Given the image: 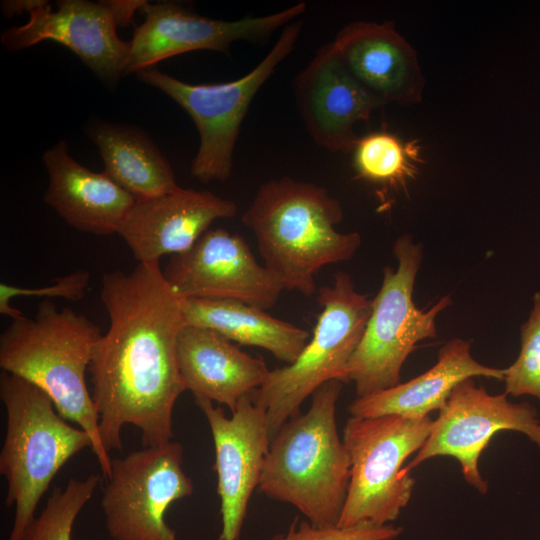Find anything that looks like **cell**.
<instances>
[{"label": "cell", "mask_w": 540, "mask_h": 540, "mask_svg": "<svg viewBox=\"0 0 540 540\" xmlns=\"http://www.w3.org/2000/svg\"><path fill=\"white\" fill-rule=\"evenodd\" d=\"M162 273L181 299H229L267 310L284 290L243 237L223 228L207 230L189 250L173 255Z\"/></svg>", "instance_id": "14"}, {"label": "cell", "mask_w": 540, "mask_h": 540, "mask_svg": "<svg viewBox=\"0 0 540 540\" xmlns=\"http://www.w3.org/2000/svg\"><path fill=\"white\" fill-rule=\"evenodd\" d=\"M433 420L399 415L351 416L343 430L350 481L338 526L396 520L411 499L415 479L404 462L428 438Z\"/></svg>", "instance_id": "8"}, {"label": "cell", "mask_w": 540, "mask_h": 540, "mask_svg": "<svg viewBox=\"0 0 540 540\" xmlns=\"http://www.w3.org/2000/svg\"><path fill=\"white\" fill-rule=\"evenodd\" d=\"M101 328L69 307L57 309L51 299L33 317L12 319L0 335V367L43 390L58 413L87 431L105 478L112 459L99 436L98 415L86 383Z\"/></svg>", "instance_id": "3"}, {"label": "cell", "mask_w": 540, "mask_h": 540, "mask_svg": "<svg viewBox=\"0 0 540 540\" xmlns=\"http://www.w3.org/2000/svg\"><path fill=\"white\" fill-rule=\"evenodd\" d=\"M137 1L63 0L52 10L48 1L29 12L21 26L5 29L1 43L16 52L45 40L69 48L101 79L115 83L125 76L129 42L122 41L116 30L131 23L139 10Z\"/></svg>", "instance_id": "12"}, {"label": "cell", "mask_w": 540, "mask_h": 540, "mask_svg": "<svg viewBox=\"0 0 540 540\" xmlns=\"http://www.w3.org/2000/svg\"><path fill=\"white\" fill-rule=\"evenodd\" d=\"M470 347L469 341L459 338L446 342L430 369L407 382L357 397L348 406L349 413L361 418L384 415L423 418L441 410L454 388L465 379L481 376L503 381L505 369L477 362Z\"/></svg>", "instance_id": "21"}, {"label": "cell", "mask_w": 540, "mask_h": 540, "mask_svg": "<svg viewBox=\"0 0 540 540\" xmlns=\"http://www.w3.org/2000/svg\"><path fill=\"white\" fill-rule=\"evenodd\" d=\"M100 478L90 474L55 487L45 507L26 530L23 540H71L78 514L93 496Z\"/></svg>", "instance_id": "25"}, {"label": "cell", "mask_w": 540, "mask_h": 540, "mask_svg": "<svg viewBox=\"0 0 540 540\" xmlns=\"http://www.w3.org/2000/svg\"><path fill=\"white\" fill-rule=\"evenodd\" d=\"M182 465V445L172 440L112 459L100 502L112 540H177L165 513L193 493Z\"/></svg>", "instance_id": "10"}, {"label": "cell", "mask_w": 540, "mask_h": 540, "mask_svg": "<svg viewBox=\"0 0 540 540\" xmlns=\"http://www.w3.org/2000/svg\"><path fill=\"white\" fill-rule=\"evenodd\" d=\"M254 233L264 266L284 290L311 296L314 276L329 264L350 260L361 245L357 232L340 233V202L313 183L289 177L271 180L257 191L242 214Z\"/></svg>", "instance_id": "2"}, {"label": "cell", "mask_w": 540, "mask_h": 540, "mask_svg": "<svg viewBox=\"0 0 540 540\" xmlns=\"http://www.w3.org/2000/svg\"><path fill=\"white\" fill-rule=\"evenodd\" d=\"M352 153L357 178L395 191L406 192L423 163L418 140L403 141L387 131L359 137Z\"/></svg>", "instance_id": "24"}, {"label": "cell", "mask_w": 540, "mask_h": 540, "mask_svg": "<svg viewBox=\"0 0 540 540\" xmlns=\"http://www.w3.org/2000/svg\"><path fill=\"white\" fill-rule=\"evenodd\" d=\"M177 360L185 390L235 411L239 400L259 389L268 370L260 357L240 350L207 328L185 325L177 341Z\"/></svg>", "instance_id": "20"}, {"label": "cell", "mask_w": 540, "mask_h": 540, "mask_svg": "<svg viewBox=\"0 0 540 540\" xmlns=\"http://www.w3.org/2000/svg\"><path fill=\"white\" fill-rule=\"evenodd\" d=\"M89 273L86 270H77L53 280V283L37 288H25L0 283V313L12 319L23 316L22 312L10 305L16 297H44V299L63 298L69 301L81 300L89 285Z\"/></svg>", "instance_id": "28"}, {"label": "cell", "mask_w": 540, "mask_h": 540, "mask_svg": "<svg viewBox=\"0 0 540 540\" xmlns=\"http://www.w3.org/2000/svg\"><path fill=\"white\" fill-rule=\"evenodd\" d=\"M195 402L207 419L214 442L222 522L218 540H238L271 442L266 410L253 402L251 394L239 400L230 417L211 401Z\"/></svg>", "instance_id": "15"}, {"label": "cell", "mask_w": 540, "mask_h": 540, "mask_svg": "<svg viewBox=\"0 0 540 540\" xmlns=\"http://www.w3.org/2000/svg\"><path fill=\"white\" fill-rule=\"evenodd\" d=\"M322 311L310 340L299 357L270 370L252 400L266 410L269 436L300 413L304 400L331 380L347 383V366L372 310V300L355 289L351 276L338 272L330 285L318 291Z\"/></svg>", "instance_id": "6"}, {"label": "cell", "mask_w": 540, "mask_h": 540, "mask_svg": "<svg viewBox=\"0 0 540 540\" xmlns=\"http://www.w3.org/2000/svg\"><path fill=\"white\" fill-rule=\"evenodd\" d=\"M306 7L299 2L268 15L227 21L200 16L175 3L145 1L140 9L145 19L129 42L125 75L195 50L227 53L235 41H258L284 28L299 19Z\"/></svg>", "instance_id": "13"}, {"label": "cell", "mask_w": 540, "mask_h": 540, "mask_svg": "<svg viewBox=\"0 0 540 540\" xmlns=\"http://www.w3.org/2000/svg\"><path fill=\"white\" fill-rule=\"evenodd\" d=\"M49 175L44 202L70 226L95 235L118 234L136 198L105 172L75 161L61 140L43 155Z\"/></svg>", "instance_id": "19"}, {"label": "cell", "mask_w": 540, "mask_h": 540, "mask_svg": "<svg viewBox=\"0 0 540 540\" xmlns=\"http://www.w3.org/2000/svg\"><path fill=\"white\" fill-rule=\"evenodd\" d=\"M402 531L401 527L378 525L368 521L349 527H317L308 521H302L296 526L294 521L286 532L276 534L268 540H394Z\"/></svg>", "instance_id": "27"}, {"label": "cell", "mask_w": 540, "mask_h": 540, "mask_svg": "<svg viewBox=\"0 0 540 540\" xmlns=\"http://www.w3.org/2000/svg\"><path fill=\"white\" fill-rule=\"evenodd\" d=\"M504 430L521 432L540 448V420L532 405L512 403L505 392L491 395L473 378L465 379L439 410L428 438L405 469L410 472L437 456L453 457L465 481L485 494L488 483L480 474L479 459L493 435Z\"/></svg>", "instance_id": "11"}, {"label": "cell", "mask_w": 540, "mask_h": 540, "mask_svg": "<svg viewBox=\"0 0 540 540\" xmlns=\"http://www.w3.org/2000/svg\"><path fill=\"white\" fill-rule=\"evenodd\" d=\"M235 202L209 191L177 189L136 199L118 234L138 263L189 250L220 218L236 215Z\"/></svg>", "instance_id": "17"}, {"label": "cell", "mask_w": 540, "mask_h": 540, "mask_svg": "<svg viewBox=\"0 0 540 540\" xmlns=\"http://www.w3.org/2000/svg\"><path fill=\"white\" fill-rule=\"evenodd\" d=\"M185 325L211 329L241 345L261 347L292 364L310 340V333L269 315L266 310L229 299H181Z\"/></svg>", "instance_id": "22"}, {"label": "cell", "mask_w": 540, "mask_h": 540, "mask_svg": "<svg viewBox=\"0 0 540 540\" xmlns=\"http://www.w3.org/2000/svg\"><path fill=\"white\" fill-rule=\"evenodd\" d=\"M520 332V353L505 369V393L532 395L540 400V292L534 294L532 310Z\"/></svg>", "instance_id": "26"}, {"label": "cell", "mask_w": 540, "mask_h": 540, "mask_svg": "<svg viewBox=\"0 0 540 540\" xmlns=\"http://www.w3.org/2000/svg\"><path fill=\"white\" fill-rule=\"evenodd\" d=\"M393 253L397 267L383 268L370 317L347 366V381L355 384L357 397L401 383L405 360L417 343L437 336L436 317L452 303L451 297L445 295L428 310L418 308L413 290L423 247L406 234L396 239Z\"/></svg>", "instance_id": "7"}, {"label": "cell", "mask_w": 540, "mask_h": 540, "mask_svg": "<svg viewBox=\"0 0 540 540\" xmlns=\"http://www.w3.org/2000/svg\"><path fill=\"white\" fill-rule=\"evenodd\" d=\"M100 298L109 316L88 368L103 447L122 450L121 431L133 425L143 447L173 438V408L185 391L177 360L185 326L181 298L159 263L102 277Z\"/></svg>", "instance_id": "1"}, {"label": "cell", "mask_w": 540, "mask_h": 540, "mask_svg": "<svg viewBox=\"0 0 540 540\" xmlns=\"http://www.w3.org/2000/svg\"><path fill=\"white\" fill-rule=\"evenodd\" d=\"M105 173L136 199L177 189L174 172L160 151L142 133L114 125L92 132Z\"/></svg>", "instance_id": "23"}, {"label": "cell", "mask_w": 540, "mask_h": 540, "mask_svg": "<svg viewBox=\"0 0 540 540\" xmlns=\"http://www.w3.org/2000/svg\"><path fill=\"white\" fill-rule=\"evenodd\" d=\"M342 382L312 394L310 408L290 418L270 442L258 489L295 506L317 527L338 526L350 481V458L336 424Z\"/></svg>", "instance_id": "4"}, {"label": "cell", "mask_w": 540, "mask_h": 540, "mask_svg": "<svg viewBox=\"0 0 540 540\" xmlns=\"http://www.w3.org/2000/svg\"><path fill=\"white\" fill-rule=\"evenodd\" d=\"M44 0H17L3 1L1 4L2 12L6 16H13L23 11L30 12L39 6Z\"/></svg>", "instance_id": "29"}, {"label": "cell", "mask_w": 540, "mask_h": 540, "mask_svg": "<svg viewBox=\"0 0 540 540\" xmlns=\"http://www.w3.org/2000/svg\"><path fill=\"white\" fill-rule=\"evenodd\" d=\"M302 21L286 25L266 56L239 79L217 84H190L154 67L138 78L176 101L193 119L200 136L191 174L202 183L226 181L232 172L233 152L241 124L253 98L278 65L292 52Z\"/></svg>", "instance_id": "9"}, {"label": "cell", "mask_w": 540, "mask_h": 540, "mask_svg": "<svg viewBox=\"0 0 540 540\" xmlns=\"http://www.w3.org/2000/svg\"><path fill=\"white\" fill-rule=\"evenodd\" d=\"M294 91L307 132L330 152L352 153L359 139L355 124L385 106L351 75L332 42L296 77Z\"/></svg>", "instance_id": "16"}, {"label": "cell", "mask_w": 540, "mask_h": 540, "mask_svg": "<svg viewBox=\"0 0 540 540\" xmlns=\"http://www.w3.org/2000/svg\"><path fill=\"white\" fill-rule=\"evenodd\" d=\"M332 45L351 75L385 105L422 102L425 78L417 52L393 22H352Z\"/></svg>", "instance_id": "18"}, {"label": "cell", "mask_w": 540, "mask_h": 540, "mask_svg": "<svg viewBox=\"0 0 540 540\" xmlns=\"http://www.w3.org/2000/svg\"><path fill=\"white\" fill-rule=\"evenodd\" d=\"M0 399L6 410V432L0 452V474L7 480L5 504L15 506L7 540H23L37 506L59 470L90 447V434L64 419L39 387L2 371Z\"/></svg>", "instance_id": "5"}]
</instances>
